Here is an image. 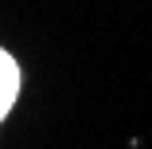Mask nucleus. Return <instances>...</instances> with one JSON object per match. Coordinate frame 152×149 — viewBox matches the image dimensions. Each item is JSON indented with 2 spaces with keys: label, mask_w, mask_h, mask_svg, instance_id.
Segmentation results:
<instances>
[{
  "label": "nucleus",
  "mask_w": 152,
  "mask_h": 149,
  "mask_svg": "<svg viewBox=\"0 0 152 149\" xmlns=\"http://www.w3.org/2000/svg\"><path fill=\"white\" fill-rule=\"evenodd\" d=\"M16 94H20V67H16V59L0 47V118L12 110Z\"/></svg>",
  "instance_id": "f257e3e1"
}]
</instances>
